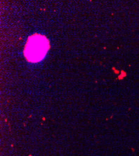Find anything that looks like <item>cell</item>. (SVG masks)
<instances>
[{
  "instance_id": "cell-1",
  "label": "cell",
  "mask_w": 139,
  "mask_h": 156,
  "mask_svg": "<svg viewBox=\"0 0 139 156\" xmlns=\"http://www.w3.org/2000/svg\"><path fill=\"white\" fill-rule=\"evenodd\" d=\"M49 49V42L46 36L34 34L30 36L25 45L24 55L31 62L41 61Z\"/></svg>"
}]
</instances>
